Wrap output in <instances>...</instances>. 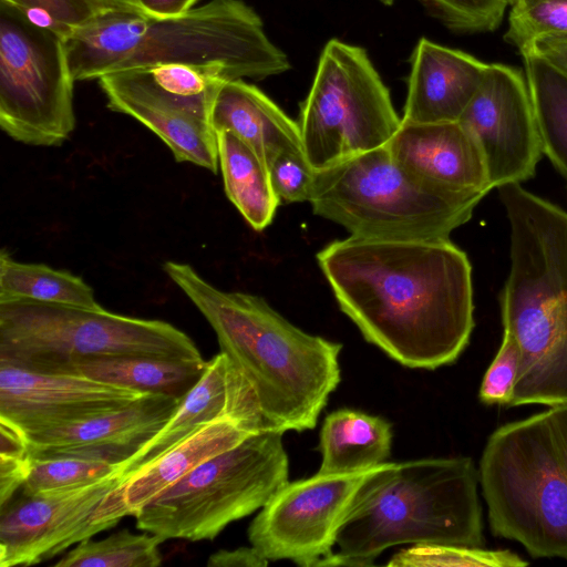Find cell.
<instances>
[{"label":"cell","instance_id":"obj_22","mask_svg":"<svg viewBox=\"0 0 567 567\" xmlns=\"http://www.w3.org/2000/svg\"><path fill=\"white\" fill-rule=\"evenodd\" d=\"M210 124L215 133L228 130L237 135L267 167L280 154H305L298 122L244 79L229 80L220 86L212 106Z\"/></svg>","mask_w":567,"mask_h":567},{"label":"cell","instance_id":"obj_6","mask_svg":"<svg viewBox=\"0 0 567 567\" xmlns=\"http://www.w3.org/2000/svg\"><path fill=\"white\" fill-rule=\"evenodd\" d=\"M478 480L494 536L567 559V404L497 427Z\"/></svg>","mask_w":567,"mask_h":567},{"label":"cell","instance_id":"obj_39","mask_svg":"<svg viewBox=\"0 0 567 567\" xmlns=\"http://www.w3.org/2000/svg\"><path fill=\"white\" fill-rule=\"evenodd\" d=\"M198 0H137L148 16L166 18L181 16L194 8Z\"/></svg>","mask_w":567,"mask_h":567},{"label":"cell","instance_id":"obj_5","mask_svg":"<svg viewBox=\"0 0 567 567\" xmlns=\"http://www.w3.org/2000/svg\"><path fill=\"white\" fill-rule=\"evenodd\" d=\"M478 468L467 456L435 457L373 467L339 528L321 567L370 566L404 544L484 545Z\"/></svg>","mask_w":567,"mask_h":567},{"label":"cell","instance_id":"obj_10","mask_svg":"<svg viewBox=\"0 0 567 567\" xmlns=\"http://www.w3.org/2000/svg\"><path fill=\"white\" fill-rule=\"evenodd\" d=\"M401 122L367 51L328 41L298 121L311 167L322 169L386 145Z\"/></svg>","mask_w":567,"mask_h":567},{"label":"cell","instance_id":"obj_12","mask_svg":"<svg viewBox=\"0 0 567 567\" xmlns=\"http://www.w3.org/2000/svg\"><path fill=\"white\" fill-rule=\"evenodd\" d=\"M372 468L288 482L249 525L250 545L268 561L321 567L333 554L339 528Z\"/></svg>","mask_w":567,"mask_h":567},{"label":"cell","instance_id":"obj_15","mask_svg":"<svg viewBox=\"0 0 567 567\" xmlns=\"http://www.w3.org/2000/svg\"><path fill=\"white\" fill-rule=\"evenodd\" d=\"M146 394L80 374L0 363V419L25 435L123 408Z\"/></svg>","mask_w":567,"mask_h":567},{"label":"cell","instance_id":"obj_23","mask_svg":"<svg viewBox=\"0 0 567 567\" xmlns=\"http://www.w3.org/2000/svg\"><path fill=\"white\" fill-rule=\"evenodd\" d=\"M392 427L384 419L342 409L327 415L320 431L318 473L343 474L375 467L391 453Z\"/></svg>","mask_w":567,"mask_h":567},{"label":"cell","instance_id":"obj_4","mask_svg":"<svg viewBox=\"0 0 567 567\" xmlns=\"http://www.w3.org/2000/svg\"><path fill=\"white\" fill-rule=\"evenodd\" d=\"M497 189L511 230L502 323L520 349L507 406L567 404V212L522 184Z\"/></svg>","mask_w":567,"mask_h":567},{"label":"cell","instance_id":"obj_33","mask_svg":"<svg viewBox=\"0 0 567 567\" xmlns=\"http://www.w3.org/2000/svg\"><path fill=\"white\" fill-rule=\"evenodd\" d=\"M391 4L394 0H380ZM451 29L476 32L498 28L507 0H421Z\"/></svg>","mask_w":567,"mask_h":567},{"label":"cell","instance_id":"obj_9","mask_svg":"<svg viewBox=\"0 0 567 567\" xmlns=\"http://www.w3.org/2000/svg\"><path fill=\"white\" fill-rule=\"evenodd\" d=\"M279 432H256L199 464L141 508L136 527L167 539L213 540L288 483Z\"/></svg>","mask_w":567,"mask_h":567},{"label":"cell","instance_id":"obj_41","mask_svg":"<svg viewBox=\"0 0 567 567\" xmlns=\"http://www.w3.org/2000/svg\"><path fill=\"white\" fill-rule=\"evenodd\" d=\"M520 0H507L508 4H511V7L515 6L516 3H518Z\"/></svg>","mask_w":567,"mask_h":567},{"label":"cell","instance_id":"obj_20","mask_svg":"<svg viewBox=\"0 0 567 567\" xmlns=\"http://www.w3.org/2000/svg\"><path fill=\"white\" fill-rule=\"evenodd\" d=\"M238 421L256 433L255 415L241 378L219 352L206 363L198 382L182 399L166 424L130 460L120 465V478L157 457L199 427L221 420Z\"/></svg>","mask_w":567,"mask_h":567},{"label":"cell","instance_id":"obj_29","mask_svg":"<svg viewBox=\"0 0 567 567\" xmlns=\"http://www.w3.org/2000/svg\"><path fill=\"white\" fill-rule=\"evenodd\" d=\"M120 464L79 456L31 457V470L22 486V495H35L85 486L118 476Z\"/></svg>","mask_w":567,"mask_h":567},{"label":"cell","instance_id":"obj_40","mask_svg":"<svg viewBox=\"0 0 567 567\" xmlns=\"http://www.w3.org/2000/svg\"><path fill=\"white\" fill-rule=\"evenodd\" d=\"M117 2L128 7V8H132L141 13H145L144 10L141 8L140 3L137 2V0H116Z\"/></svg>","mask_w":567,"mask_h":567},{"label":"cell","instance_id":"obj_36","mask_svg":"<svg viewBox=\"0 0 567 567\" xmlns=\"http://www.w3.org/2000/svg\"><path fill=\"white\" fill-rule=\"evenodd\" d=\"M30 470V452H0V509L22 488Z\"/></svg>","mask_w":567,"mask_h":567},{"label":"cell","instance_id":"obj_17","mask_svg":"<svg viewBox=\"0 0 567 567\" xmlns=\"http://www.w3.org/2000/svg\"><path fill=\"white\" fill-rule=\"evenodd\" d=\"M97 81L107 107L135 118L154 132L177 162L217 173V137L209 118L162 91L142 69L111 72Z\"/></svg>","mask_w":567,"mask_h":567},{"label":"cell","instance_id":"obj_8","mask_svg":"<svg viewBox=\"0 0 567 567\" xmlns=\"http://www.w3.org/2000/svg\"><path fill=\"white\" fill-rule=\"evenodd\" d=\"M118 355L204 360L195 342L166 321L103 308L0 300V363L33 372L70 373L82 360Z\"/></svg>","mask_w":567,"mask_h":567},{"label":"cell","instance_id":"obj_19","mask_svg":"<svg viewBox=\"0 0 567 567\" xmlns=\"http://www.w3.org/2000/svg\"><path fill=\"white\" fill-rule=\"evenodd\" d=\"M251 433L238 421L208 423L121 478L100 506L103 517L120 522L133 515L208 458L225 452Z\"/></svg>","mask_w":567,"mask_h":567},{"label":"cell","instance_id":"obj_26","mask_svg":"<svg viewBox=\"0 0 567 567\" xmlns=\"http://www.w3.org/2000/svg\"><path fill=\"white\" fill-rule=\"evenodd\" d=\"M520 54L543 154L567 179V75L529 49Z\"/></svg>","mask_w":567,"mask_h":567},{"label":"cell","instance_id":"obj_21","mask_svg":"<svg viewBox=\"0 0 567 567\" xmlns=\"http://www.w3.org/2000/svg\"><path fill=\"white\" fill-rule=\"evenodd\" d=\"M488 63L421 38L411 55L403 122L458 121Z\"/></svg>","mask_w":567,"mask_h":567},{"label":"cell","instance_id":"obj_14","mask_svg":"<svg viewBox=\"0 0 567 567\" xmlns=\"http://www.w3.org/2000/svg\"><path fill=\"white\" fill-rule=\"evenodd\" d=\"M121 478L35 495H22L0 509V567L45 561L117 523L100 517L99 508Z\"/></svg>","mask_w":567,"mask_h":567},{"label":"cell","instance_id":"obj_11","mask_svg":"<svg viewBox=\"0 0 567 567\" xmlns=\"http://www.w3.org/2000/svg\"><path fill=\"white\" fill-rule=\"evenodd\" d=\"M65 40L0 2V126L12 140L59 146L75 128Z\"/></svg>","mask_w":567,"mask_h":567},{"label":"cell","instance_id":"obj_3","mask_svg":"<svg viewBox=\"0 0 567 567\" xmlns=\"http://www.w3.org/2000/svg\"><path fill=\"white\" fill-rule=\"evenodd\" d=\"M65 47L74 81L163 64H216L234 79L255 80L290 69L287 54L243 0H209L166 18L111 11L76 29Z\"/></svg>","mask_w":567,"mask_h":567},{"label":"cell","instance_id":"obj_35","mask_svg":"<svg viewBox=\"0 0 567 567\" xmlns=\"http://www.w3.org/2000/svg\"><path fill=\"white\" fill-rule=\"evenodd\" d=\"M268 171L281 204L309 200L315 169L305 154H280L271 162Z\"/></svg>","mask_w":567,"mask_h":567},{"label":"cell","instance_id":"obj_31","mask_svg":"<svg viewBox=\"0 0 567 567\" xmlns=\"http://www.w3.org/2000/svg\"><path fill=\"white\" fill-rule=\"evenodd\" d=\"M389 566H462V567H522L528 561L507 550H489L454 545H412L391 558Z\"/></svg>","mask_w":567,"mask_h":567},{"label":"cell","instance_id":"obj_30","mask_svg":"<svg viewBox=\"0 0 567 567\" xmlns=\"http://www.w3.org/2000/svg\"><path fill=\"white\" fill-rule=\"evenodd\" d=\"M0 2L19 11L31 23L50 30L64 40L76 29L107 12L136 11L116 0H0Z\"/></svg>","mask_w":567,"mask_h":567},{"label":"cell","instance_id":"obj_7","mask_svg":"<svg viewBox=\"0 0 567 567\" xmlns=\"http://www.w3.org/2000/svg\"><path fill=\"white\" fill-rule=\"evenodd\" d=\"M485 195L424 179L384 145L315 171L308 203L350 236L415 240L450 238Z\"/></svg>","mask_w":567,"mask_h":567},{"label":"cell","instance_id":"obj_18","mask_svg":"<svg viewBox=\"0 0 567 567\" xmlns=\"http://www.w3.org/2000/svg\"><path fill=\"white\" fill-rule=\"evenodd\" d=\"M386 147L398 163L424 179L485 194L492 190L480 145L460 121H402Z\"/></svg>","mask_w":567,"mask_h":567},{"label":"cell","instance_id":"obj_28","mask_svg":"<svg viewBox=\"0 0 567 567\" xmlns=\"http://www.w3.org/2000/svg\"><path fill=\"white\" fill-rule=\"evenodd\" d=\"M166 539L152 533L128 529L101 540L86 538L53 564L54 567H157L163 557L159 545Z\"/></svg>","mask_w":567,"mask_h":567},{"label":"cell","instance_id":"obj_24","mask_svg":"<svg viewBox=\"0 0 567 567\" xmlns=\"http://www.w3.org/2000/svg\"><path fill=\"white\" fill-rule=\"evenodd\" d=\"M206 363L144 355L102 357L75 363L70 373L182 400L198 382Z\"/></svg>","mask_w":567,"mask_h":567},{"label":"cell","instance_id":"obj_16","mask_svg":"<svg viewBox=\"0 0 567 567\" xmlns=\"http://www.w3.org/2000/svg\"><path fill=\"white\" fill-rule=\"evenodd\" d=\"M181 401L148 393L123 408L27 434L30 455L79 456L121 465L166 424Z\"/></svg>","mask_w":567,"mask_h":567},{"label":"cell","instance_id":"obj_34","mask_svg":"<svg viewBox=\"0 0 567 567\" xmlns=\"http://www.w3.org/2000/svg\"><path fill=\"white\" fill-rule=\"evenodd\" d=\"M520 365V349L516 338L503 329L501 347L487 368L481 386L480 400L488 405L507 406L517 380Z\"/></svg>","mask_w":567,"mask_h":567},{"label":"cell","instance_id":"obj_37","mask_svg":"<svg viewBox=\"0 0 567 567\" xmlns=\"http://www.w3.org/2000/svg\"><path fill=\"white\" fill-rule=\"evenodd\" d=\"M269 561L256 548L219 549L207 559L208 567H265Z\"/></svg>","mask_w":567,"mask_h":567},{"label":"cell","instance_id":"obj_27","mask_svg":"<svg viewBox=\"0 0 567 567\" xmlns=\"http://www.w3.org/2000/svg\"><path fill=\"white\" fill-rule=\"evenodd\" d=\"M27 299L85 309H102L94 291L82 278L43 264L14 260L0 255V300Z\"/></svg>","mask_w":567,"mask_h":567},{"label":"cell","instance_id":"obj_13","mask_svg":"<svg viewBox=\"0 0 567 567\" xmlns=\"http://www.w3.org/2000/svg\"><path fill=\"white\" fill-rule=\"evenodd\" d=\"M458 121L480 145L492 189L534 176L543 150L527 81L518 69L488 63Z\"/></svg>","mask_w":567,"mask_h":567},{"label":"cell","instance_id":"obj_38","mask_svg":"<svg viewBox=\"0 0 567 567\" xmlns=\"http://www.w3.org/2000/svg\"><path fill=\"white\" fill-rule=\"evenodd\" d=\"M527 49L567 75V35L540 38L534 41Z\"/></svg>","mask_w":567,"mask_h":567},{"label":"cell","instance_id":"obj_1","mask_svg":"<svg viewBox=\"0 0 567 567\" xmlns=\"http://www.w3.org/2000/svg\"><path fill=\"white\" fill-rule=\"evenodd\" d=\"M342 310L364 339L402 365L457 360L474 328L472 266L450 238L349 236L317 254Z\"/></svg>","mask_w":567,"mask_h":567},{"label":"cell","instance_id":"obj_25","mask_svg":"<svg viewBox=\"0 0 567 567\" xmlns=\"http://www.w3.org/2000/svg\"><path fill=\"white\" fill-rule=\"evenodd\" d=\"M218 164L225 193L248 225L261 231L281 204L272 187L267 165L256 152L228 130L216 132Z\"/></svg>","mask_w":567,"mask_h":567},{"label":"cell","instance_id":"obj_2","mask_svg":"<svg viewBox=\"0 0 567 567\" xmlns=\"http://www.w3.org/2000/svg\"><path fill=\"white\" fill-rule=\"evenodd\" d=\"M163 270L213 328L241 378L258 432L311 430L341 380L342 346L309 334L264 298L221 290L190 265Z\"/></svg>","mask_w":567,"mask_h":567},{"label":"cell","instance_id":"obj_32","mask_svg":"<svg viewBox=\"0 0 567 567\" xmlns=\"http://www.w3.org/2000/svg\"><path fill=\"white\" fill-rule=\"evenodd\" d=\"M556 35H567V0H520L512 7L504 39L519 52Z\"/></svg>","mask_w":567,"mask_h":567}]
</instances>
